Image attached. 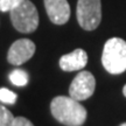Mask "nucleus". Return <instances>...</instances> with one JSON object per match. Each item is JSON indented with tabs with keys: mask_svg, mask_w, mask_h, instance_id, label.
I'll return each mask as SVG.
<instances>
[{
	"mask_svg": "<svg viewBox=\"0 0 126 126\" xmlns=\"http://www.w3.org/2000/svg\"><path fill=\"white\" fill-rule=\"evenodd\" d=\"M105 70L112 75H119L126 70V41L120 37H111L105 42L102 54Z\"/></svg>",
	"mask_w": 126,
	"mask_h": 126,
	"instance_id": "obj_2",
	"label": "nucleus"
},
{
	"mask_svg": "<svg viewBox=\"0 0 126 126\" xmlns=\"http://www.w3.org/2000/svg\"><path fill=\"white\" fill-rule=\"evenodd\" d=\"M77 21L83 29L94 31L102 20L100 0H78L76 9Z\"/></svg>",
	"mask_w": 126,
	"mask_h": 126,
	"instance_id": "obj_4",
	"label": "nucleus"
},
{
	"mask_svg": "<svg viewBox=\"0 0 126 126\" xmlns=\"http://www.w3.org/2000/svg\"><path fill=\"white\" fill-rule=\"evenodd\" d=\"M45 7L50 21L55 25H64L70 18V6L67 0H45Z\"/></svg>",
	"mask_w": 126,
	"mask_h": 126,
	"instance_id": "obj_7",
	"label": "nucleus"
},
{
	"mask_svg": "<svg viewBox=\"0 0 126 126\" xmlns=\"http://www.w3.org/2000/svg\"><path fill=\"white\" fill-rule=\"evenodd\" d=\"M88 63V54L83 49H75L69 54L63 55L60 59V68L64 71L81 70Z\"/></svg>",
	"mask_w": 126,
	"mask_h": 126,
	"instance_id": "obj_8",
	"label": "nucleus"
},
{
	"mask_svg": "<svg viewBox=\"0 0 126 126\" xmlns=\"http://www.w3.org/2000/svg\"><path fill=\"white\" fill-rule=\"evenodd\" d=\"M18 96L15 92L8 90L6 88L0 89V102H2L5 104H14L16 102Z\"/></svg>",
	"mask_w": 126,
	"mask_h": 126,
	"instance_id": "obj_11",
	"label": "nucleus"
},
{
	"mask_svg": "<svg viewBox=\"0 0 126 126\" xmlns=\"http://www.w3.org/2000/svg\"><path fill=\"white\" fill-rule=\"evenodd\" d=\"M53 117L65 126H82L85 123L86 110L78 100L71 97L57 96L50 103Z\"/></svg>",
	"mask_w": 126,
	"mask_h": 126,
	"instance_id": "obj_1",
	"label": "nucleus"
},
{
	"mask_svg": "<svg viewBox=\"0 0 126 126\" xmlns=\"http://www.w3.org/2000/svg\"><path fill=\"white\" fill-rule=\"evenodd\" d=\"M11 21L20 33H33L39 26V13L31 0H23L11 12Z\"/></svg>",
	"mask_w": 126,
	"mask_h": 126,
	"instance_id": "obj_3",
	"label": "nucleus"
},
{
	"mask_svg": "<svg viewBox=\"0 0 126 126\" xmlns=\"http://www.w3.org/2000/svg\"><path fill=\"white\" fill-rule=\"evenodd\" d=\"M9 81L16 86H23L28 83V74L25 70L15 69L9 74Z\"/></svg>",
	"mask_w": 126,
	"mask_h": 126,
	"instance_id": "obj_9",
	"label": "nucleus"
},
{
	"mask_svg": "<svg viewBox=\"0 0 126 126\" xmlns=\"http://www.w3.org/2000/svg\"><path fill=\"white\" fill-rule=\"evenodd\" d=\"M120 126H126V123H124V124H122Z\"/></svg>",
	"mask_w": 126,
	"mask_h": 126,
	"instance_id": "obj_15",
	"label": "nucleus"
},
{
	"mask_svg": "<svg viewBox=\"0 0 126 126\" xmlns=\"http://www.w3.org/2000/svg\"><path fill=\"white\" fill-rule=\"evenodd\" d=\"M96 88V79L94 75L89 71L83 70L77 75L69 88V94L75 100L82 102L90 98L94 92Z\"/></svg>",
	"mask_w": 126,
	"mask_h": 126,
	"instance_id": "obj_5",
	"label": "nucleus"
},
{
	"mask_svg": "<svg viewBox=\"0 0 126 126\" xmlns=\"http://www.w3.org/2000/svg\"><path fill=\"white\" fill-rule=\"evenodd\" d=\"M14 116L8 109L4 105H0V126H12L14 120Z\"/></svg>",
	"mask_w": 126,
	"mask_h": 126,
	"instance_id": "obj_10",
	"label": "nucleus"
},
{
	"mask_svg": "<svg viewBox=\"0 0 126 126\" xmlns=\"http://www.w3.org/2000/svg\"><path fill=\"white\" fill-rule=\"evenodd\" d=\"M12 126H34V125L32 124L31 120H28L27 118H25V117H16V118H14Z\"/></svg>",
	"mask_w": 126,
	"mask_h": 126,
	"instance_id": "obj_13",
	"label": "nucleus"
},
{
	"mask_svg": "<svg viewBox=\"0 0 126 126\" xmlns=\"http://www.w3.org/2000/svg\"><path fill=\"white\" fill-rule=\"evenodd\" d=\"M23 0H0V11L1 12H8V11L11 12Z\"/></svg>",
	"mask_w": 126,
	"mask_h": 126,
	"instance_id": "obj_12",
	"label": "nucleus"
},
{
	"mask_svg": "<svg viewBox=\"0 0 126 126\" xmlns=\"http://www.w3.org/2000/svg\"><path fill=\"white\" fill-rule=\"evenodd\" d=\"M123 94H124V96L126 97V84L124 85V88H123Z\"/></svg>",
	"mask_w": 126,
	"mask_h": 126,
	"instance_id": "obj_14",
	"label": "nucleus"
},
{
	"mask_svg": "<svg viewBox=\"0 0 126 126\" xmlns=\"http://www.w3.org/2000/svg\"><path fill=\"white\" fill-rule=\"evenodd\" d=\"M35 49V43L33 41L28 39H20L11 46L7 54V60L13 65H21L32 59Z\"/></svg>",
	"mask_w": 126,
	"mask_h": 126,
	"instance_id": "obj_6",
	"label": "nucleus"
}]
</instances>
